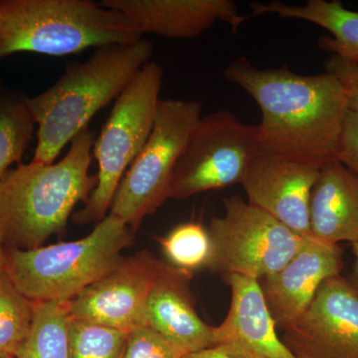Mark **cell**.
<instances>
[{"label":"cell","instance_id":"obj_1","mask_svg":"<svg viewBox=\"0 0 358 358\" xmlns=\"http://www.w3.org/2000/svg\"><path fill=\"white\" fill-rule=\"evenodd\" d=\"M224 77L259 106L262 150L320 169L338 160L350 110L348 87L338 78L257 67L245 57L232 61Z\"/></svg>","mask_w":358,"mask_h":358},{"label":"cell","instance_id":"obj_2","mask_svg":"<svg viewBox=\"0 0 358 358\" xmlns=\"http://www.w3.org/2000/svg\"><path fill=\"white\" fill-rule=\"evenodd\" d=\"M96 136L85 129L55 164H18L0 179V247L32 250L66 229L79 202L86 203L96 176L89 173Z\"/></svg>","mask_w":358,"mask_h":358},{"label":"cell","instance_id":"obj_3","mask_svg":"<svg viewBox=\"0 0 358 358\" xmlns=\"http://www.w3.org/2000/svg\"><path fill=\"white\" fill-rule=\"evenodd\" d=\"M152 55L154 45L143 38L101 47L86 61L71 64L50 88L27 99L38 126L32 162L53 164L63 148L88 128L99 110L115 101Z\"/></svg>","mask_w":358,"mask_h":358},{"label":"cell","instance_id":"obj_4","mask_svg":"<svg viewBox=\"0 0 358 358\" xmlns=\"http://www.w3.org/2000/svg\"><path fill=\"white\" fill-rule=\"evenodd\" d=\"M143 38L131 20L90 0H0V59L67 56Z\"/></svg>","mask_w":358,"mask_h":358},{"label":"cell","instance_id":"obj_5","mask_svg":"<svg viewBox=\"0 0 358 358\" xmlns=\"http://www.w3.org/2000/svg\"><path fill=\"white\" fill-rule=\"evenodd\" d=\"M134 231L109 213L76 241L4 251V272L33 301H68L107 275L133 243Z\"/></svg>","mask_w":358,"mask_h":358},{"label":"cell","instance_id":"obj_6","mask_svg":"<svg viewBox=\"0 0 358 358\" xmlns=\"http://www.w3.org/2000/svg\"><path fill=\"white\" fill-rule=\"evenodd\" d=\"M162 79V66L150 61L115 99L94 141L93 157L99 167L96 187L83 208L73 215L75 223L96 224L108 215L124 173L154 128Z\"/></svg>","mask_w":358,"mask_h":358},{"label":"cell","instance_id":"obj_7","mask_svg":"<svg viewBox=\"0 0 358 358\" xmlns=\"http://www.w3.org/2000/svg\"><path fill=\"white\" fill-rule=\"evenodd\" d=\"M201 117L199 101L160 99L152 133L124 173L110 213L136 231L169 199L174 169Z\"/></svg>","mask_w":358,"mask_h":358},{"label":"cell","instance_id":"obj_8","mask_svg":"<svg viewBox=\"0 0 358 358\" xmlns=\"http://www.w3.org/2000/svg\"><path fill=\"white\" fill-rule=\"evenodd\" d=\"M224 210L209 224L213 272L260 281L284 268L307 240L242 197L224 199Z\"/></svg>","mask_w":358,"mask_h":358},{"label":"cell","instance_id":"obj_9","mask_svg":"<svg viewBox=\"0 0 358 358\" xmlns=\"http://www.w3.org/2000/svg\"><path fill=\"white\" fill-rule=\"evenodd\" d=\"M260 148L257 124L227 110L202 117L174 169L169 199H186L241 183Z\"/></svg>","mask_w":358,"mask_h":358},{"label":"cell","instance_id":"obj_10","mask_svg":"<svg viewBox=\"0 0 358 358\" xmlns=\"http://www.w3.org/2000/svg\"><path fill=\"white\" fill-rule=\"evenodd\" d=\"M282 343L296 358H358V289L341 275L322 282Z\"/></svg>","mask_w":358,"mask_h":358},{"label":"cell","instance_id":"obj_11","mask_svg":"<svg viewBox=\"0 0 358 358\" xmlns=\"http://www.w3.org/2000/svg\"><path fill=\"white\" fill-rule=\"evenodd\" d=\"M160 264L148 251L124 257L107 275L67 301L70 319L127 333L145 326V306Z\"/></svg>","mask_w":358,"mask_h":358},{"label":"cell","instance_id":"obj_12","mask_svg":"<svg viewBox=\"0 0 358 358\" xmlns=\"http://www.w3.org/2000/svg\"><path fill=\"white\" fill-rule=\"evenodd\" d=\"M320 169L260 150L241 185L248 202L301 237L310 236V207Z\"/></svg>","mask_w":358,"mask_h":358},{"label":"cell","instance_id":"obj_13","mask_svg":"<svg viewBox=\"0 0 358 358\" xmlns=\"http://www.w3.org/2000/svg\"><path fill=\"white\" fill-rule=\"evenodd\" d=\"M231 303L220 326L212 327V348L230 358H296L277 334L260 282L230 275Z\"/></svg>","mask_w":358,"mask_h":358},{"label":"cell","instance_id":"obj_14","mask_svg":"<svg viewBox=\"0 0 358 358\" xmlns=\"http://www.w3.org/2000/svg\"><path fill=\"white\" fill-rule=\"evenodd\" d=\"M339 245L308 236L300 251L279 272L261 282L266 303L277 327L284 329L307 310L322 282L341 275Z\"/></svg>","mask_w":358,"mask_h":358},{"label":"cell","instance_id":"obj_15","mask_svg":"<svg viewBox=\"0 0 358 358\" xmlns=\"http://www.w3.org/2000/svg\"><path fill=\"white\" fill-rule=\"evenodd\" d=\"M103 6L124 14L143 34L173 39L199 36L217 22L239 30L249 16L232 0H103Z\"/></svg>","mask_w":358,"mask_h":358},{"label":"cell","instance_id":"obj_16","mask_svg":"<svg viewBox=\"0 0 358 358\" xmlns=\"http://www.w3.org/2000/svg\"><path fill=\"white\" fill-rule=\"evenodd\" d=\"M192 275L162 261L145 312V326L185 355L212 348V327L205 324L195 310L189 288Z\"/></svg>","mask_w":358,"mask_h":358},{"label":"cell","instance_id":"obj_17","mask_svg":"<svg viewBox=\"0 0 358 358\" xmlns=\"http://www.w3.org/2000/svg\"><path fill=\"white\" fill-rule=\"evenodd\" d=\"M310 236L324 243L358 242V176L338 160L322 167L312 193Z\"/></svg>","mask_w":358,"mask_h":358},{"label":"cell","instance_id":"obj_18","mask_svg":"<svg viewBox=\"0 0 358 358\" xmlns=\"http://www.w3.org/2000/svg\"><path fill=\"white\" fill-rule=\"evenodd\" d=\"M251 15L273 14L281 18L308 21L327 30L331 35L320 37L317 45L331 55L358 64V13L345 8L338 0H308L305 4L252 2Z\"/></svg>","mask_w":358,"mask_h":358},{"label":"cell","instance_id":"obj_19","mask_svg":"<svg viewBox=\"0 0 358 358\" xmlns=\"http://www.w3.org/2000/svg\"><path fill=\"white\" fill-rule=\"evenodd\" d=\"M67 301H36L34 320L15 358H70Z\"/></svg>","mask_w":358,"mask_h":358},{"label":"cell","instance_id":"obj_20","mask_svg":"<svg viewBox=\"0 0 358 358\" xmlns=\"http://www.w3.org/2000/svg\"><path fill=\"white\" fill-rule=\"evenodd\" d=\"M35 306L0 272V352L15 358L31 329Z\"/></svg>","mask_w":358,"mask_h":358},{"label":"cell","instance_id":"obj_21","mask_svg":"<svg viewBox=\"0 0 358 358\" xmlns=\"http://www.w3.org/2000/svg\"><path fill=\"white\" fill-rule=\"evenodd\" d=\"M35 124L27 99L0 93V179L11 164L20 162Z\"/></svg>","mask_w":358,"mask_h":358},{"label":"cell","instance_id":"obj_22","mask_svg":"<svg viewBox=\"0 0 358 358\" xmlns=\"http://www.w3.org/2000/svg\"><path fill=\"white\" fill-rule=\"evenodd\" d=\"M166 262L192 274L208 268L212 258V242L208 228L199 222L179 224L164 237L157 238Z\"/></svg>","mask_w":358,"mask_h":358},{"label":"cell","instance_id":"obj_23","mask_svg":"<svg viewBox=\"0 0 358 358\" xmlns=\"http://www.w3.org/2000/svg\"><path fill=\"white\" fill-rule=\"evenodd\" d=\"M127 338V331L70 319V358H122Z\"/></svg>","mask_w":358,"mask_h":358},{"label":"cell","instance_id":"obj_24","mask_svg":"<svg viewBox=\"0 0 358 358\" xmlns=\"http://www.w3.org/2000/svg\"><path fill=\"white\" fill-rule=\"evenodd\" d=\"M182 352L150 327L143 326L128 333L122 358H182Z\"/></svg>","mask_w":358,"mask_h":358},{"label":"cell","instance_id":"obj_25","mask_svg":"<svg viewBox=\"0 0 358 358\" xmlns=\"http://www.w3.org/2000/svg\"><path fill=\"white\" fill-rule=\"evenodd\" d=\"M338 160L358 176V114L350 110L345 115Z\"/></svg>","mask_w":358,"mask_h":358},{"label":"cell","instance_id":"obj_26","mask_svg":"<svg viewBox=\"0 0 358 358\" xmlns=\"http://www.w3.org/2000/svg\"><path fill=\"white\" fill-rule=\"evenodd\" d=\"M326 72L333 74L345 86L358 85V64L331 55L326 61Z\"/></svg>","mask_w":358,"mask_h":358},{"label":"cell","instance_id":"obj_27","mask_svg":"<svg viewBox=\"0 0 358 358\" xmlns=\"http://www.w3.org/2000/svg\"><path fill=\"white\" fill-rule=\"evenodd\" d=\"M182 358H230L227 355H223L215 348H208V350H201V352L190 353L186 355Z\"/></svg>","mask_w":358,"mask_h":358},{"label":"cell","instance_id":"obj_28","mask_svg":"<svg viewBox=\"0 0 358 358\" xmlns=\"http://www.w3.org/2000/svg\"><path fill=\"white\" fill-rule=\"evenodd\" d=\"M346 87L348 89V109L358 114V85Z\"/></svg>","mask_w":358,"mask_h":358},{"label":"cell","instance_id":"obj_29","mask_svg":"<svg viewBox=\"0 0 358 358\" xmlns=\"http://www.w3.org/2000/svg\"><path fill=\"white\" fill-rule=\"evenodd\" d=\"M353 255H355V278L357 285H355L358 289V242L352 244Z\"/></svg>","mask_w":358,"mask_h":358},{"label":"cell","instance_id":"obj_30","mask_svg":"<svg viewBox=\"0 0 358 358\" xmlns=\"http://www.w3.org/2000/svg\"><path fill=\"white\" fill-rule=\"evenodd\" d=\"M4 262H6V259H4V251L3 249L0 247V272H3Z\"/></svg>","mask_w":358,"mask_h":358},{"label":"cell","instance_id":"obj_31","mask_svg":"<svg viewBox=\"0 0 358 358\" xmlns=\"http://www.w3.org/2000/svg\"><path fill=\"white\" fill-rule=\"evenodd\" d=\"M0 358H14V357H10V355H6V353L0 352Z\"/></svg>","mask_w":358,"mask_h":358}]
</instances>
